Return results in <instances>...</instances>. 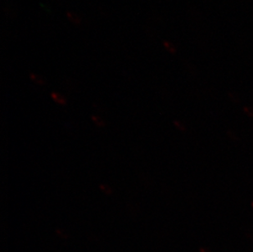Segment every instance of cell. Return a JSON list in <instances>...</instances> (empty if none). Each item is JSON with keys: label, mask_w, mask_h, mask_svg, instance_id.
I'll list each match as a JSON object with an SVG mask.
<instances>
[{"label": "cell", "mask_w": 253, "mask_h": 252, "mask_svg": "<svg viewBox=\"0 0 253 252\" xmlns=\"http://www.w3.org/2000/svg\"><path fill=\"white\" fill-rule=\"evenodd\" d=\"M67 18L70 22H73L74 24L79 25L82 23V19L78 15L75 14L74 12H67Z\"/></svg>", "instance_id": "cell-1"}, {"label": "cell", "mask_w": 253, "mask_h": 252, "mask_svg": "<svg viewBox=\"0 0 253 252\" xmlns=\"http://www.w3.org/2000/svg\"><path fill=\"white\" fill-rule=\"evenodd\" d=\"M164 45H165L166 48H167L169 52H172V53L176 52L175 46H174L173 43H170V42L165 41V42H164Z\"/></svg>", "instance_id": "cell-2"}]
</instances>
